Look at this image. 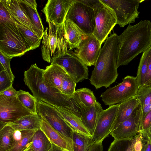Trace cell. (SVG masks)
Here are the masks:
<instances>
[{
    "mask_svg": "<svg viewBox=\"0 0 151 151\" xmlns=\"http://www.w3.org/2000/svg\"><path fill=\"white\" fill-rule=\"evenodd\" d=\"M44 70L35 63L24 71V81L33 96L56 107L67 110L80 118L81 109L74 96L63 94L57 89L48 86L43 79Z\"/></svg>",
    "mask_w": 151,
    "mask_h": 151,
    "instance_id": "6da1fadb",
    "label": "cell"
},
{
    "mask_svg": "<svg viewBox=\"0 0 151 151\" xmlns=\"http://www.w3.org/2000/svg\"><path fill=\"white\" fill-rule=\"evenodd\" d=\"M118 38V68L127 65L139 54L151 47V22L145 20L134 25L129 24Z\"/></svg>",
    "mask_w": 151,
    "mask_h": 151,
    "instance_id": "7a4b0ae2",
    "label": "cell"
},
{
    "mask_svg": "<svg viewBox=\"0 0 151 151\" xmlns=\"http://www.w3.org/2000/svg\"><path fill=\"white\" fill-rule=\"evenodd\" d=\"M118 35L114 33L105 40L89 79L96 89L109 87L115 82L118 73L117 62Z\"/></svg>",
    "mask_w": 151,
    "mask_h": 151,
    "instance_id": "3957f363",
    "label": "cell"
},
{
    "mask_svg": "<svg viewBox=\"0 0 151 151\" xmlns=\"http://www.w3.org/2000/svg\"><path fill=\"white\" fill-rule=\"evenodd\" d=\"M48 24L49 29L46 27L44 32L41 49L43 60L51 63L53 59L68 51L69 47L63 24L57 25L50 22Z\"/></svg>",
    "mask_w": 151,
    "mask_h": 151,
    "instance_id": "277c9868",
    "label": "cell"
},
{
    "mask_svg": "<svg viewBox=\"0 0 151 151\" xmlns=\"http://www.w3.org/2000/svg\"><path fill=\"white\" fill-rule=\"evenodd\" d=\"M16 24L0 23V51L10 59L30 50Z\"/></svg>",
    "mask_w": 151,
    "mask_h": 151,
    "instance_id": "5b68a950",
    "label": "cell"
},
{
    "mask_svg": "<svg viewBox=\"0 0 151 151\" xmlns=\"http://www.w3.org/2000/svg\"><path fill=\"white\" fill-rule=\"evenodd\" d=\"M91 5L94 9L95 22L93 34L101 45L116 24V16L113 10L100 0H92Z\"/></svg>",
    "mask_w": 151,
    "mask_h": 151,
    "instance_id": "8992f818",
    "label": "cell"
},
{
    "mask_svg": "<svg viewBox=\"0 0 151 151\" xmlns=\"http://www.w3.org/2000/svg\"><path fill=\"white\" fill-rule=\"evenodd\" d=\"M66 19L73 22L86 35L93 34L95 27L94 11L86 0H73Z\"/></svg>",
    "mask_w": 151,
    "mask_h": 151,
    "instance_id": "52a82bcc",
    "label": "cell"
},
{
    "mask_svg": "<svg viewBox=\"0 0 151 151\" xmlns=\"http://www.w3.org/2000/svg\"><path fill=\"white\" fill-rule=\"evenodd\" d=\"M139 88L136 77L127 76L121 83L106 90L100 97L105 105L110 106L120 104L134 96Z\"/></svg>",
    "mask_w": 151,
    "mask_h": 151,
    "instance_id": "ba28073f",
    "label": "cell"
},
{
    "mask_svg": "<svg viewBox=\"0 0 151 151\" xmlns=\"http://www.w3.org/2000/svg\"><path fill=\"white\" fill-rule=\"evenodd\" d=\"M111 8L116 17L117 24L123 27L128 24L134 23L139 17V4L144 0H100Z\"/></svg>",
    "mask_w": 151,
    "mask_h": 151,
    "instance_id": "9c48e42d",
    "label": "cell"
},
{
    "mask_svg": "<svg viewBox=\"0 0 151 151\" xmlns=\"http://www.w3.org/2000/svg\"><path fill=\"white\" fill-rule=\"evenodd\" d=\"M51 63L63 67L76 84L88 78V66L72 50L53 59Z\"/></svg>",
    "mask_w": 151,
    "mask_h": 151,
    "instance_id": "30bf717a",
    "label": "cell"
},
{
    "mask_svg": "<svg viewBox=\"0 0 151 151\" xmlns=\"http://www.w3.org/2000/svg\"><path fill=\"white\" fill-rule=\"evenodd\" d=\"M36 99L37 113L45 118L55 130L72 139L74 131L57 108L41 100Z\"/></svg>",
    "mask_w": 151,
    "mask_h": 151,
    "instance_id": "8fae6325",
    "label": "cell"
},
{
    "mask_svg": "<svg viewBox=\"0 0 151 151\" xmlns=\"http://www.w3.org/2000/svg\"><path fill=\"white\" fill-rule=\"evenodd\" d=\"M31 113L22 105L17 96L0 95V128Z\"/></svg>",
    "mask_w": 151,
    "mask_h": 151,
    "instance_id": "7c38bea8",
    "label": "cell"
},
{
    "mask_svg": "<svg viewBox=\"0 0 151 151\" xmlns=\"http://www.w3.org/2000/svg\"><path fill=\"white\" fill-rule=\"evenodd\" d=\"M141 114L142 108L140 104L131 115L111 131L110 134L114 139L133 138L138 133Z\"/></svg>",
    "mask_w": 151,
    "mask_h": 151,
    "instance_id": "4fadbf2b",
    "label": "cell"
},
{
    "mask_svg": "<svg viewBox=\"0 0 151 151\" xmlns=\"http://www.w3.org/2000/svg\"><path fill=\"white\" fill-rule=\"evenodd\" d=\"M101 45L93 34L88 35L75 52L77 56L87 66L95 65L99 55Z\"/></svg>",
    "mask_w": 151,
    "mask_h": 151,
    "instance_id": "5bb4252c",
    "label": "cell"
},
{
    "mask_svg": "<svg viewBox=\"0 0 151 151\" xmlns=\"http://www.w3.org/2000/svg\"><path fill=\"white\" fill-rule=\"evenodd\" d=\"M119 104L110 106L100 114L92 136L94 142H102L110 134Z\"/></svg>",
    "mask_w": 151,
    "mask_h": 151,
    "instance_id": "9a60e30c",
    "label": "cell"
},
{
    "mask_svg": "<svg viewBox=\"0 0 151 151\" xmlns=\"http://www.w3.org/2000/svg\"><path fill=\"white\" fill-rule=\"evenodd\" d=\"M73 0H48L41 11L45 14L46 22L57 25L63 24Z\"/></svg>",
    "mask_w": 151,
    "mask_h": 151,
    "instance_id": "2e32d148",
    "label": "cell"
},
{
    "mask_svg": "<svg viewBox=\"0 0 151 151\" xmlns=\"http://www.w3.org/2000/svg\"><path fill=\"white\" fill-rule=\"evenodd\" d=\"M11 16L25 26L37 34L42 39L43 36L35 28L21 3L18 0H2Z\"/></svg>",
    "mask_w": 151,
    "mask_h": 151,
    "instance_id": "e0dca14e",
    "label": "cell"
},
{
    "mask_svg": "<svg viewBox=\"0 0 151 151\" xmlns=\"http://www.w3.org/2000/svg\"><path fill=\"white\" fill-rule=\"evenodd\" d=\"M40 129L44 132L51 143L64 150L73 151L72 139L54 129L44 118L41 117Z\"/></svg>",
    "mask_w": 151,
    "mask_h": 151,
    "instance_id": "ac0fdd59",
    "label": "cell"
},
{
    "mask_svg": "<svg viewBox=\"0 0 151 151\" xmlns=\"http://www.w3.org/2000/svg\"><path fill=\"white\" fill-rule=\"evenodd\" d=\"M79 106L81 113V119L92 136L99 116L104 110L101 104L98 101L95 105L89 107Z\"/></svg>",
    "mask_w": 151,
    "mask_h": 151,
    "instance_id": "d6986e66",
    "label": "cell"
},
{
    "mask_svg": "<svg viewBox=\"0 0 151 151\" xmlns=\"http://www.w3.org/2000/svg\"><path fill=\"white\" fill-rule=\"evenodd\" d=\"M64 29L69 45V50L78 48L83 39L87 36L73 22L66 19L63 24Z\"/></svg>",
    "mask_w": 151,
    "mask_h": 151,
    "instance_id": "ffe728a7",
    "label": "cell"
},
{
    "mask_svg": "<svg viewBox=\"0 0 151 151\" xmlns=\"http://www.w3.org/2000/svg\"><path fill=\"white\" fill-rule=\"evenodd\" d=\"M42 118L37 114L31 113L23 116L6 125L10 126L14 130H35L40 129Z\"/></svg>",
    "mask_w": 151,
    "mask_h": 151,
    "instance_id": "44dd1931",
    "label": "cell"
},
{
    "mask_svg": "<svg viewBox=\"0 0 151 151\" xmlns=\"http://www.w3.org/2000/svg\"><path fill=\"white\" fill-rule=\"evenodd\" d=\"M139 104V101L135 96L119 104L115 120L111 128V132L127 119Z\"/></svg>",
    "mask_w": 151,
    "mask_h": 151,
    "instance_id": "7402d4cb",
    "label": "cell"
},
{
    "mask_svg": "<svg viewBox=\"0 0 151 151\" xmlns=\"http://www.w3.org/2000/svg\"><path fill=\"white\" fill-rule=\"evenodd\" d=\"M56 108L73 131L85 136L92 137L80 118L67 110Z\"/></svg>",
    "mask_w": 151,
    "mask_h": 151,
    "instance_id": "603a6c76",
    "label": "cell"
},
{
    "mask_svg": "<svg viewBox=\"0 0 151 151\" xmlns=\"http://www.w3.org/2000/svg\"><path fill=\"white\" fill-rule=\"evenodd\" d=\"M13 19L26 44L30 50H33L38 47L41 40L40 37L32 30Z\"/></svg>",
    "mask_w": 151,
    "mask_h": 151,
    "instance_id": "cb8c5ba5",
    "label": "cell"
},
{
    "mask_svg": "<svg viewBox=\"0 0 151 151\" xmlns=\"http://www.w3.org/2000/svg\"><path fill=\"white\" fill-rule=\"evenodd\" d=\"M74 98L79 106L86 107L94 106L98 102L93 92L86 88H81L76 90Z\"/></svg>",
    "mask_w": 151,
    "mask_h": 151,
    "instance_id": "d4e9b609",
    "label": "cell"
},
{
    "mask_svg": "<svg viewBox=\"0 0 151 151\" xmlns=\"http://www.w3.org/2000/svg\"><path fill=\"white\" fill-rule=\"evenodd\" d=\"M51 146V143L41 129L35 131L31 146L34 151H48Z\"/></svg>",
    "mask_w": 151,
    "mask_h": 151,
    "instance_id": "484cf974",
    "label": "cell"
},
{
    "mask_svg": "<svg viewBox=\"0 0 151 151\" xmlns=\"http://www.w3.org/2000/svg\"><path fill=\"white\" fill-rule=\"evenodd\" d=\"M14 131L6 125L0 128V151H9L13 147L12 135Z\"/></svg>",
    "mask_w": 151,
    "mask_h": 151,
    "instance_id": "4316f807",
    "label": "cell"
},
{
    "mask_svg": "<svg viewBox=\"0 0 151 151\" xmlns=\"http://www.w3.org/2000/svg\"><path fill=\"white\" fill-rule=\"evenodd\" d=\"M72 140L73 151H87L94 143L92 137L85 136L74 131Z\"/></svg>",
    "mask_w": 151,
    "mask_h": 151,
    "instance_id": "83f0119b",
    "label": "cell"
},
{
    "mask_svg": "<svg viewBox=\"0 0 151 151\" xmlns=\"http://www.w3.org/2000/svg\"><path fill=\"white\" fill-rule=\"evenodd\" d=\"M150 50V47L143 52L140 59L137 76L136 77L139 88L145 84V80L147 71Z\"/></svg>",
    "mask_w": 151,
    "mask_h": 151,
    "instance_id": "f1b7e54d",
    "label": "cell"
},
{
    "mask_svg": "<svg viewBox=\"0 0 151 151\" xmlns=\"http://www.w3.org/2000/svg\"><path fill=\"white\" fill-rule=\"evenodd\" d=\"M17 97L22 105L32 113L37 114L36 99L28 92L22 90L18 91Z\"/></svg>",
    "mask_w": 151,
    "mask_h": 151,
    "instance_id": "f546056e",
    "label": "cell"
},
{
    "mask_svg": "<svg viewBox=\"0 0 151 151\" xmlns=\"http://www.w3.org/2000/svg\"><path fill=\"white\" fill-rule=\"evenodd\" d=\"M134 137L133 138L114 140L111 143L107 151H135L134 147Z\"/></svg>",
    "mask_w": 151,
    "mask_h": 151,
    "instance_id": "4dcf8cb0",
    "label": "cell"
},
{
    "mask_svg": "<svg viewBox=\"0 0 151 151\" xmlns=\"http://www.w3.org/2000/svg\"><path fill=\"white\" fill-rule=\"evenodd\" d=\"M22 131L23 136L22 138L9 151H24L31 145L32 139L36 131Z\"/></svg>",
    "mask_w": 151,
    "mask_h": 151,
    "instance_id": "1f68e13d",
    "label": "cell"
},
{
    "mask_svg": "<svg viewBox=\"0 0 151 151\" xmlns=\"http://www.w3.org/2000/svg\"><path fill=\"white\" fill-rule=\"evenodd\" d=\"M21 3L28 14L35 28L43 36L44 34V27L37 9L34 8L24 4L22 3Z\"/></svg>",
    "mask_w": 151,
    "mask_h": 151,
    "instance_id": "d6a6232c",
    "label": "cell"
},
{
    "mask_svg": "<svg viewBox=\"0 0 151 151\" xmlns=\"http://www.w3.org/2000/svg\"><path fill=\"white\" fill-rule=\"evenodd\" d=\"M135 96L139 101L142 109L151 105V85H144L139 87Z\"/></svg>",
    "mask_w": 151,
    "mask_h": 151,
    "instance_id": "836d02e7",
    "label": "cell"
},
{
    "mask_svg": "<svg viewBox=\"0 0 151 151\" xmlns=\"http://www.w3.org/2000/svg\"><path fill=\"white\" fill-rule=\"evenodd\" d=\"M139 133L144 139L151 141V110L141 120Z\"/></svg>",
    "mask_w": 151,
    "mask_h": 151,
    "instance_id": "e575fe53",
    "label": "cell"
},
{
    "mask_svg": "<svg viewBox=\"0 0 151 151\" xmlns=\"http://www.w3.org/2000/svg\"><path fill=\"white\" fill-rule=\"evenodd\" d=\"M76 83L67 73L62 86V93L70 96H73L75 92Z\"/></svg>",
    "mask_w": 151,
    "mask_h": 151,
    "instance_id": "d590c367",
    "label": "cell"
},
{
    "mask_svg": "<svg viewBox=\"0 0 151 151\" xmlns=\"http://www.w3.org/2000/svg\"><path fill=\"white\" fill-rule=\"evenodd\" d=\"M9 23L15 24L13 17L11 16L2 0H0V23Z\"/></svg>",
    "mask_w": 151,
    "mask_h": 151,
    "instance_id": "8d00e7d4",
    "label": "cell"
},
{
    "mask_svg": "<svg viewBox=\"0 0 151 151\" xmlns=\"http://www.w3.org/2000/svg\"><path fill=\"white\" fill-rule=\"evenodd\" d=\"M11 59L4 55L0 51V62L4 70L6 71L10 80L13 82L15 77L11 69L10 60Z\"/></svg>",
    "mask_w": 151,
    "mask_h": 151,
    "instance_id": "74e56055",
    "label": "cell"
},
{
    "mask_svg": "<svg viewBox=\"0 0 151 151\" xmlns=\"http://www.w3.org/2000/svg\"><path fill=\"white\" fill-rule=\"evenodd\" d=\"M4 70L0 72V92H1L12 85L13 83Z\"/></svg>",
    "mask_w": 151,
    "mask_h": 151,
    "instance_id": "f35d334b",
    "label": "cell"
},
{
    "mask_svg": "<svg viewBox=\"0 0 151 151\" xmlns=\"http://www.w3.org/2000/svg\"><path fill=\"white\" fill-rule=\"evenodd\" d=\"M144 85H151V47H150L148 60L147 71Z\"/></svg>",
    "mask_w": 151,
    "mask_h": 151,
    "instance_id": "ab89813d",
    "label": "cell"
},
{
    "mask_svg": "<svg viewBox=\"0 0 151 151\" xmlns=\"http://www.w3.org/2000/svg\"><path fill=\"white\" fill-rule=\"evenodd\" d=\"M18 91H16L13 87L12 85L0 92V95L6 96L11 97L16 96Z\"/></svg>",
    "mask_w": 151,
    "mask_h": 151,
    "instance_id": "60d3db41",
    "label": "cell"
},
{
    "mask_svg": "<svg viewBox=\"0 0 151 151\" xmlns=\"http://www.w3.org/2000/svg\"><path fill=\"white\" fill-rule=\"evenodd\" d=\"M22 131H19L18 130L14 131L12 135V138L14 144L13 146L15 144L21 139L22 137Z\"/></svg>",
    "mask_w": 151,
    "mask_h": 151,
    "instance_id": "b9f144b4",
    "label": "cell"
},
{
    "mask_svg": "<svg viewBox=\"0 0 151 151\" xmlns=\"http://www.w3.org/2000/svg\"><path fill=\"white\" fill-rule=\"evenodd\" d=\"M87 151H103L102 142H94Z\"/></svg>",
    "mask_w": 151,
    "mask_h": 151,
    "instance_id": "7bdbcfd3",
    "label": "cell"
},
{
    "mask_svg": "<svg viewBox=\"0 0 151 151\" xmlns=\"http://www.w3.org/2000/svg\"><path fill=\"white\" fill-rule=\"evenodd\" d=\"M141 151H151V141L143 138V146Z\"/></svg>",
    "mask_w": 151,
    "mask_h": 151,
    "instance_id": "ee69618b",
    "label": "cell"
},
{
    "mask_svg": "<svg viewBox=\"0 0 151 151\" xmlns=\"http://www.w3.org/2000/svg\"><path fill=\"white\" fill-rule=\"evenodd\" d=\"M21 3H22L27 5L30 6L34 8L37 9V4L36 1L35 0H18Z\"/></svg>",
    "mask_w": 151,
    "mask_h": 151,
    "instance_id": "f6af8a7d",
    "label": "cell"
},
{
    "mask_svg": "<svg viewBox=\"0 0 151 151\" xmlns=\"http://www.w3.org/2000/svg\"><path fill=\"white\" fill-rule=\"evenodd\" d=\"M63 150L60 147L52 143L51 147L48 151H63Z\"/></svg>",
    "mask_w": 151,
    "mask_h": 151,
    "instance_id": "bcb514c9",
    "label": "cell"
},
{
    "mask_svg": "<svg viewBox=\"0 0 151 151\" xmlns=\"http://www.w3.org/2000/svg\"><path fill=\"white\" fill-rule=\"evenodd\" d=\"M31 145L26 151H34V150H33L32 149L31 147Z\"/></svg>",
    "mask_w": 151,
    "mask_h": 151,
    "instance_id": "7dc6e473",
    "label": "cell"
},
{
    "mask_svg": "<svg viewBox=\"0 0 151 151\" xmlns=\"http://www.w3.org/2000/svg\"><path fill=\"white\" fill-rule=\"evenodd\" d=\"M31 145H30V146H31ZM30 146H29V147H28V148H27L26 150H25V151H26V150H27L28 149V148H29V147Z\"/></svg>",
    "mask_w": 151,
    "mask_h": 151,
    "instance_id": "c3c4849f",
    "label": "cell"
},
{
    "mask_svg": "<svg viewBox=\"0 0 151 151\" xmlns=\"http://www.w3.org/2000/svg\"><path fill=\"white\" fill-rule=\"evenodd\" d=\"M63 151H65V150H63Z\"/></svg>",
    "mask_w": 151,
    "mask_h": 151,
    "instance_id": "681fc988",
    "label": "cell"
}]
</instances>
